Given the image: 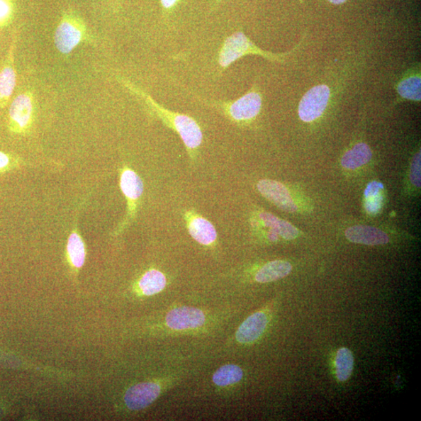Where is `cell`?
I'll return each mask as SVG.
<instances>
[{"label": "cell", "mask_w": 421, "mask_h": 421, "mask_svg": "<svg viewBox=\"0 0 421 421\" xmlns=\"http://www.w3.org/2000/svg\"><path fill=\"white\" fill-rule=\"evenodd\" d=\"M120 82L131 93L142 99L148 109L166 126L181 137L191 158L201 147L203 134L199 124L192 117L169 111L159 105L143 90L137 87L123 77H118Z\"/></svg>", "instance_id": "obj_1"}, {"label": "cell", "mask_w": 421, "mask_h": 421, "mask_svg": "<svg viewBox=\"0 0 421 421\" xmlns=\"http://www.w3.org/2000/svg\"><path fill=\"white\" fill-rule=\"evenodd\" d=\"M247 55H259V56L272 62H281L285 57L284 54L279 55L262 50L249 40L244 33L237 31L225 39L220 52H218V65L223 72L234 62L247 56Z\"/></svg>", "instance_id": "obj_2"}, {"label": "cell", "mask_w": 421, "mask_h": 421, "mask_svg": "<svg viewBox=\"0 0 421 421\" xmlns=\"http://www.w3.org/2000/svg\"><path fill=\"white\" fill-rule=\"evenodd\" d=\"M202 103L212 106L234 123H244L251 121L259 114L262 106V98L254 89L234 101H215L200 99Z\"/></svg>", "instance_id": "obj_3"}, {"label": "cell", "mask_w": 421, "mask_h": 421, "mask_svg": "<svg viewBox=\"0 0 421 421\" xmlns=\"http://www.w3.org/2000/svg\"><path fill=\"white\" fill-rule=\"evenodd\" d=\"M120 186L125 198H126L128 209L123 221L115 230V235H119L134 221L140 198L144 192V184L142 178L134 170L127 167L120 170Z\"/></svg>", "instance_id": "obj_4"}, {"label": "cell", "mask_w": 421, "mask_h": 421, "mask_svg": "<svg viewBox=\"0 0 421 421\" xmlns=\"http://www.w3.org/2000/svg\"><path fill=\"white\" fill-rule=\"evenodd\" d=\"M86 29L82 21L74 15H65L55 33L54 40L57 50L64 54L72 52L84 40Z\"/></svg>", "instance_id": "obj_5"}, {"label": "cell", "mask_w": 421, "mask_h": 421, "mask_svg": "<svg viewBox=\"0 0 421 421\" xmlns=\"http://www.w3.org/2000/svg\"><path fill=\"white\" fill-rule=\"evenodd\" d=\"M330 89L325 84L310 89L300 101L298 113L302 121L310 123L321 116L330 99Z\"/></svg>", "instance_id": "obj_6"}, {"label": "cell", "mask_w": 421, "mask_h": 421, "mask_svg": "<svg viewBox=\"0 0 421 421\" xmlns=\"http://www.w3.org/2000/svg\"><path fill=\"white\" fill-rule=\"evenodd\" d=\"M10 129L16 134H23L30 128L33 117V98L30 93L20 94L10 108Z\"/></svg>", "instance_id": "obj_7"}, {"label": "cell", "mask_w": 421, "mask_h": 421, "mask_svg": "<svg viewBox=\"0 0 421 421\" xmlns=\"http://www.w3.org/2000/svg\"><path fill=\"white\" fill-rule=\"evenodd\" d=\"M257 189L264 198L284 212L293 213L298 211V206L284 184L271 179H262L257 183Z\"/></svg>", "instance_id": "obj_8"}, {"label": "cell", "mask_w": 421, "mask_h": 421, "mask_svg": "<svg viewBox=\"0 0 421 421\" xmlns=\"http://www.w3.org/2000/svg\"><path fill=\"white\" fill-rule=\"evenodd\" d=\"M206 320L204 312L192 307L175 308L166 317L167 326L174 330L197 329L205 324Z\"/></svg>", "instance_id": "obj_9"}, {"label": "cell", "mask_w": 421, "mask_h": 421, "mask_svg": "<svg viewBox=\"0 0 421 421\" xmlns=\"http://www.w3.org/2000/svg\"><path fill=\"white\" fill-rule=\"evenodd\" d=\"M184 220L190 235L198 243L204 246H210L215 243L218 236L217 231L213 224L206 218L193 210H189L185 212Z\"/></svg>", "instance_id": "obj_10"}, {"label": "cell", "mask_w": 421, "mask_h": 421, "mask_svg": "<svg viewBox=\"0 0 421 421\" xmlns=\"http://www.w3.org/2000/svg\"><path fill=\"white\" fill-rule=\"evenodd\" d=\"M161 388L153 382H144L130 387L124 401L131 410H142L151 405L160 395Z\"/></svg>", "instance_id": "obj_11"}, {"label": "cell", "mask_w": 421, "mask_h": 421, "mask_svg": "<svg viewBox=\"0 0 421 421\" xmlns=\"http://www.w3.org/2000/svg\"><path fill=\"white\" fill-rule=\"evenodd\" d=\"M345 235L352 243L369 246L384 245L389 241L385 232L369 225L352 226L346 230Z\"/></svg>", "instance_id": "obj_12"}, {"label": "cell", "mask_w": 421, "mask_h": 421, "mask_svg": "<svg viewBox=\"0 0 421 421\" xmlns=\"http://www.w3.org/2000/svg\"><path fill=\"white\" fill-rule=\"evenodd\" d=\"M262 225L269 229L268 238L271 242L278 240L281 237L286 240H292L299 235V231L291 223L280 220L274 215L269 213H261L259 215Z\"/></svg>", "instance_id": "obj_13"}, {"label": "cell", "mask_w": 421, "mask_h": 421, "mask_svg": "<svg viewBox=\"0 0 421 421\" xmlns=\"http://www.w3.org/2000/svg\"><path fill=\"white\" fill-rule=\"evenodd\" d=\"M267 325V315L263 312H257L239 327L236 333L237 340L243 344L256 341L264 333Z\"/></svg>", "instance_id": "obj_14"}, {"label": "cell", "mask_w": 421, "mask_h": 421, "mask_svg": "<svg viewBox=\"0 0 421 421\" xmlns=\"http://www.w3.org/2000/svg\"><path fill=\"white\" fill-rule=\"evenodd\" d=\"M13 40L9 54L4 62V66L0 70V106L5 107L9 101L14 91L17 76L14 69V47Z\"/></svg>", "instance_id": "obj_15"}, {"label": "cell", "mask_w": 421, "mask_h": 421, "mask_svg": "<svg viewBox=\"0 0 421 421\" xmlns=\"http://www.w3.org/2000/svg\"><path fill=\"white\" fill-rule=\"evenodd\" d=\"M292 269L290 262L281 260L270 262L256 273L255 280L260 284L274 282L287 276Z\"/></svg>", "instance_id": "obj_16"}, {"label": "cell", "mask_w": 421, "mask_h": 421, "mask_svg": "<svg viewBox=\"0 0 421 421\" xmlns=\"http://www.w3.org/2000/svg\"><path fill=\"white\" fill-rule=\"evenodd\" d=\"M371 158L370 147L364 143H359L343 155L341 163L346 169H356L366 165Z\"/></svg>", "instance_id": "obj_17"}, {"label": "cell", "mask_w": 421, "mask_h": 421, "mask_svg": "<svg viewBox=\"0 0 421 421\" xmlns=\"http://www.w3.org/2000/svg\"><path fill=\"white\" fill-rule=\"evenodd\" d=\"M67 252L72 266L76 269L82 268L85 262L86 249L84 241L77 229L69 237Z\"/></svg>", "instance_id": "obj_18"}, {"label": "cell", "mask_w": 421, "mask_h": 421, "mask_svg": "<svg viewBox=\"0 0 421 421\" xmlns=\"http://www.w3.org/2000/svg\"><path fill=\"white\" fill-rule=\"evenodd\" d=\"M166 286V276L162 272L155 269L147 271L139 281L140 291L146 296L159 293L164 290Z\"/></svg>", "instance_id": "obj_19"}, {"label": "cell", "mask_w": 421, "mask_h": 421, "mask_svg": "<svg viewBox=\"0 0 421 421\" xmlns=\"http://www.w3.org/2000/svg\"><path fill=\"white\" fill-rule=\"evenodd\" d=\"M354 358L352 352L347 348H341L335 358V374L339 381H347L352 374Z\"/></svg>", "instance_id": "obj_20"}, {"label": "cell", "mask_w": 421, "mask_h": 421, "mask_svg": "<svg viewBox=\"0 0 421 421\" xmlns=\"http://www.w3.org/2000/svg\"><path fill=\"white\" fill-rule=\"evenodd\" d=\"M384 186L378 181L370 183L364 191L365 209L371 215H376L380 212L383 204Z\"/></svg>", "instance_id": "obj_21"}, {"label": "cell", "mask_w": 421, "mask_h": 421, "mask_svg": "<svg viewBox=\"0 0 421 421\" xmlns=\"http://www.w3.org/2000/svg\"><path fill=\"white\" fill-rule=\"evenodd\" d=\"M243 377V370L239 366L228 364L215 372L213 381L216 386L225 387L238 383Z\"/></svg>", "instance_id": "obj_22"}, {"label": "cell", "mask_w": 421, "mask_h": 421, "mask_svg": "<svg viewBox=\"0 0 421 421\" xmlns=\"http://www.w3.org/2000/svg\"><path fill=\"white\" fill-rule=\"evenodd\" d=\"M421 80L420 76H412L405 78L398 85V93L403 99L420 101Z\"/></svg>", "instance_id": "obj_23"}, {"label": "cell", "mask_w": 421, "mask_h": 421, "mask_svg": "<svg viewBox=\"0 0 421 421\" xmlns=\"http://www.w3.org/2000/svg\"><path fill=\"white\" fill-rule=\"evenodd\" d=\"M420 152L413 157L410 169V181L417 187H420Z\"/></svg>", "instance_id": "obj_24"}, {"label": "cell", "mask_w": 421, "mask_h": 421, "mask_svg": "<svg viewBox=\"0 0 421 421\" xmlns=\"http://www.w3.org/2000/svg\"><path fill=\"white\" fill-rule=\"evenodd\" d=\"M13 8L10 0H0V28L4 27L12 16Z\"/></svg>", "instance_id": "obj_25"}, {"label": "cell", "mask_w": 421, "mask_h": 421, "mask_svg": "<svg viewBox=\"0 0 421 421\" xmlns=\"http://www.w3.org/2000/svg\"><path fill=\"white\" fill-rule=\"evenodd\" d=\"M16 164L17 162L11 155L0 152V173L11 169L16 166Z\"/></svg>", "instance_id": "obj_26"}, {"label": "cell", "mask_w": 421, "mask_h": 421, "mask_svg": "<svg viewBox=\"0 0 421 421\" xmlns=\"http://www.w3.org/2000/svg\"><path fill=\"white\" fill-rule=\"evenodd\" d=\"M181 0H160L163 10L170 12L179 4Z\"/></svg>", "instance_id": "obj_27"}, {"label": "cell", "mask_w": 421, "mask_h": 421, "mask_svg": "<svg viewBox=\"0 0 421 421\" xmlns=\"http://www.w3.org/2000/svg\"><path fill=\"white\" fill-rule=\"evenodd\" d=\"M329 1L335 5H339L342 4H344L347 1V0H329Z\"/></svg>", "instance_id": "obj_28"}, {"label": "cell", "mask_w": 421, "mask_h": 421, "mask_svg": "<svg viewBox=\"0 0 421 421\" xmlns=\"http://www.w3.org/2000/svg\"><path fill=\"white\" fill-rule=\"evenodd\" d=\"M223 1H224V0H215V1H214V6H216L218 4H220Z\"/></svg>", "instance_id": "obj_29"}]
</instances>
